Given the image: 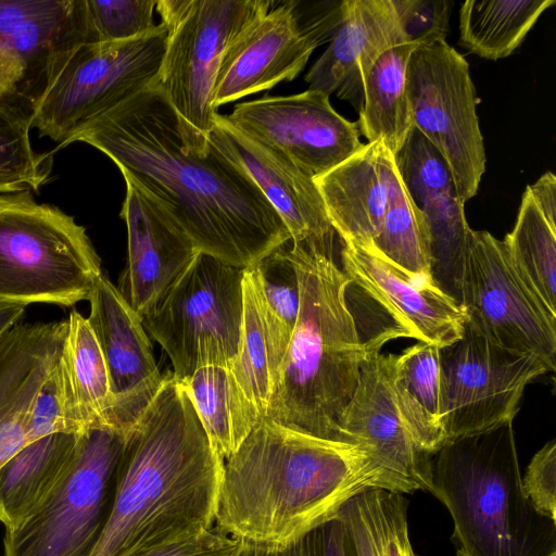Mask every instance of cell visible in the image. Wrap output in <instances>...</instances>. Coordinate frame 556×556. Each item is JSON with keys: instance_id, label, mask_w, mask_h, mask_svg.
<instances>
[{"instance_id": "6da1fadb", "label": "cell", "mask_w": 556, "mask_h": 556, "mask_svg": "<svg viewBox=\"0 0 556 556\" xmlns=\"http://www.w3.org/2000/svg\"><path fill=\"white\" fill-rule=\"evenodd\" d=\"M73 142L101 151L124 178L152 194L198 252L247 269L291 240L241 166L211 142L205 153L187 147L155 83L99 116Z\"/></svg>"}, {"instance_id": "7a4b0ae2", "label": "cell", "mask_w": 556, "mask_h": 556, "mask_svg": "<svg viewBox=\"0 0 556 556\" xmlns=\"http://www.w3.org/2000/svg\"><path fill=\"white\" fill-rule=\"evenodd\" d=\"M369 489L415 491L358 443L263 418L224 462L215 528L244 546L285 547Z\"/></svg>"}, {"instance_id": "3957f363", "label": "cell", "mask_w": 556, "mask_h": 556, "mask_svg": "<svg viewBox=\"0 0 556 556\" xmlns=\"http://www.w3.org/2000/svg\"><path fill=\"white\" fill-rule=\"evenodd\" d=\"M224 459L173 371L128 429L109 520L91 556H136L215 526Z\"/></svg>"}, {"instance_id": "277c9868", "label": "cell", "mask_w": 556, "mask_h": 556, "mask_svg": "<svg viewBox=\"0 0 556 556\" xmlns=\"http://www.w3.org/2000/svg\"><path fill=\"white\" fill-rule=\"evenodd\" d=\"M336 237L287 243L300 307L266 410L275 422L327 439H341L338 419L369 349L348 304L351 283L334 260Z\"/></svg>"}, {"instance_id": "5b68a950", "label": "cell", "mask_w": 556, "mask_h": 556, "mask_svg": "<svg viewBox=\"0 0 556 556\" xmlns=\"http://www.w3.org/2000/svg\"><path fill=\"white\" fill-rule=\"evenodd\" d=\"M428 492L452 518L456 556H556V520L523 490L513 421L445 442Z\"/></svg>"}, {"instance_id": "8992f818", "label": "cell", "mask_w": 556, "mask_h": 556, "mask_svg": "<svg viewBox=\"0 0 556 556\" xmlns=\"http://www.w3.org/2000/svg\"><path fill=\"white\" fill-rule=\"evenodd\" d=\"M166 40L160 23L135 39L84 41L56 52L26 98L30 128L59 149L68 146L99 116L155 81Z\"/></svg>"}, {"instance_id": "52a82bcc", "label": "cell", "mask_w": 556, "mask_h": 556, "mask_svg": "<svg viewBox=\"0 0 556 556\" xmlns=\"http://www.w3.org/2000/svg\"><path fill=\"white\" fill-rule=\"evenodd\" d=\"M102 275L86 229L30 192L0 195V299L71 307Z\"/></svg>"}, {"instance_id": "ba28073f", "label": "cell", "mask_w": 556, "mask_h": 556, "mask_svg": "<svg viewBox=\"0 0 556 556\" xmlns=\"http://www.w3.org/2000/svg\"><path fill=\"white\" fill-rule=\"evenodd\" d=\"M270 0H159L167 30L155 79L176 112L187 147L205 153L217 114L213 92L224 54L235 37L267 12Z\"/></svg>"}, {"instance_id": "9c48e42d", "label": "cell", "mask_w": 556, "mask_h": 556, "mask_svg": "<svg viewBox=\"0 0 556 556\" xmlns=\"http://www.w3.org/2000/svg\"><path fill=\"white\" fill-rule=\"evenodd\" d=\"M127 431L99 427L78 434L50 493L5 530L3 556H91L111 514Z\"/></svg>"}, {"instance_id": "30bf717a", "label": "cell", "mask_w": 556, "mask_h": 556, "mask_svg": "<svg viewBox=\"0 0 556 556\" xmlns=\"http://www.w3.org/2000/svg\"><path fill=\"white\" fill-rule=\"evenodd\" d=\"M244 269L198 252L159 305L146 331L184 380L204 367L228 368L242 333Z\"/></svg>"}, {"instance_id": "8fae6325", "label": "cell", "mask_w": 556, "mask_h": 556, "mask_svg": "<svg viewBox=\"0 0 556 556\" xmlns=\"http://www.w3.org/2000/svg\"><path fill=\"white\" fill-rule=\"evenodd\" d=\"M406 94L414 127L444 159L466 203L478 193L486 163L468 62L446 40L416 47L406 67Z\"/></svg>"}, {"instance_id": "7c38bea8", "label": "cell", "mask_w": 556, "mask_h": 556, "mask_svg": "<svg viewBox=\"0 0 556 556\" xmlns=\"http://www.w3.org/2000/svg\"><path fill=\"white\" fill-rule=\"evenodd\" d=\"M344 3L274 1L227 48L214 85V108L293 80L314 50L331 40Z\"/></svg>"}, {"instance_id": "4fadbf2b", "label": "cell", "mask_w": 556, "mask_h": 556, "mask_svg": "<svg viewBox=\"0 0 556 556\" xmlns=\"http://www.w3.org/2000/svg\"><path fill=\"white\" fill-rule=\"evenodd\" d=\"M439 354L444 443L513 421L526 387L548 372L536 356L495 344L467 320Z\"/></svg>"}, {"instance_id": "5bb4252c", "label": "cell", "mask_w": 556, "mask_h": 556, "mask_svg": "<svg viewBox=\"0 0 556 556\" xmlns=\"http://www.w3.org/2000/svg\"><path fill=\"white\" fill-rule=\"evenodd\" d=\"M460 306L489 340L555 370L556 316L518 274L504 241L485 230L468 231Z\"/></svg>"}, {"instance_id": "9a60e30c", "label": "cell", "mask_w": 556, "mask_h": 556, "mask_svg": "<svg viewBox=\"0 0 556 556\" xmlns=\"http://www.w3.org/2000/svg\"><path fill=\"white\" fill-rule=\"evenodd\" d=\"M225 116L243 136L312 179L365 144L357 123L341 116L319 90L243 102Z\"/></svg>"}, {"instance_id": "2e32d148", "label": "cell", "mask_w": 556, "mask_h": 556, "mask_svg": "<svg viewBox=\"0 0 556 556\" xmlns=\"http://www.w3.org/2000/svg\"><path fill=\"white\" fill-rule=\"evenodd\" d=\"M87 320L101 349L111 386V426L127 431L159 391L160 372L142 318L103 274L89 298Z\"/></svg>"}, {"instance_id": "e0dca14e", "label": "cell", "mask_w": 556, "mask_h": 556, "mask_svg": "<svg viewBox=\"0 0 556 556\" xmlns=\"http://www.w3.org/2000/svg\"><path fill=\"white\" fill-rule=\"evenodd\" d=\"M341 243V268L350 283L383 307L400 328V337L439 348L460 338L466 314L432 280L414 277L372 247Z\"/></svg>"}, {"instance_id": "ac0fdd59", "label": "cell", "mask_w": 556, "mask_h": 556, "mask_svg": "<svg viewBox=\"0 0 556 556\" xmlns=\"http://www.w3.org/2000/svg\"><path fill=\"white\" fill-rule=\"evenodd\" d=\"M393 160L409 197L427 222L432 281L460 305L470 227L451 172L439 151L415 127Z\"/></svg>"}, {"instance_id": "d6986e66", "label": "cell", "mask_w": 556, "mask_h": 556, "mask_svg": "<svg viewBox=\"0 0 556 556\" xmlns=\"http://www.w3.org/2000/svg\"><path fill=\"white\" fill-rule=\"evenodd\" d=\"M379 348L369 343L355 391L338 419V434L361 444L383 470L415 491H429L432 454L417 445L404 424Z\"/></svg>"}, {"instance_id": "ffe728a7", "label": "cell", "mask_w": 556, "mask_h": 556, "mask_svg": "<svg viewBox=\"0 0 556 556\" xmlns=\"http://www.w3.org/2000/svg\"><path fill=\"white\" fill-rule=\"evenodd\" d=\"M121 210L127 229V262L117 289L143 318L162 301L198 253L165 207L128 178Z\"/></svg>"}, {"instance_id": "44dd1931", "label": "cell", "mask_w": 556, "mask_h": 556, "mask_svg": "<svg viewBox=\"0 0 556 556\" xmlns=\"http://www.w3.org/2000/svg\"><path fill=\"white\" fill-rule=\"evenodd\" d=\"M402 43L406 40L392 0H345L342 22L304 79L308 89L336 92L359 112L372 65Z\"/></svg>"}, {"instance_id": "7402d4cb", "label": "cell", "mask_w": 556, "mask_h": 556, "mask_svg": "<svg viewBox=\"0 0 556 556\" xmlns=\"http://www.w3.org/2000/svg\"><path fill=\"white\" fill-rule=\"evenodd\" d=\"M67 320L17 323L0 337V467L26 441L38 393L54 369Z\"/></svg>"}, {"instance_id": "603a6c76", "label": "cell", "mask_w": 556, "mask_h": 556, "mask_svg": "<svg viewBox=\"0 0 556 556\" xmlns=\"http://www.w3.org/2000/svg\"><path fill=\"white\" fill-rule=\"evenodd\" d=\"M210 142L254 180L281 217L292 242L338 236L314 179L243 136L219 113Z\"/></svg>"}, {"instance_id": "cb8c5ba5", "label": "cell", "mask_w": 556, "mask_h": 556, "mask_svg": "<svg viewBox=\"0 0 556 556\" xmlns=\"http://www.w3.org/2000/svg\"><path fill=\"white\" fill-rule=\"evenodd\" d=\"M393 154L379 141L364 147L314 179L342 242L371 247L386 213Z\"/></svg>"}, {"instance_id": "d4e9b609", "label": "cell", "mask_w": 556, "mask_h": 556, "mask_svg": "<svg viewBox=\"0 0 556 556\" xmlns=\"http://www.w3.org/2000/svg\"><path fill=\"white\" fill-rule=\"evenodd\" d=\"M84 41L91 42L86 0H0V49L24 63L25 98L50 56Z\"/></svg>"}, {"instance_id": "484cf974", "label": "cell", "mask_w": 556, "mask_h": 556, "mask_svg": "<svg viewBox=\"0 0 556 556\" xmlns=\"http://www.w3.org/2000/svg\"><path fill=\"white\" fill-rule=\"evenodd\" d=\"M243 318L238 353L226 369L227 405L237 450L266 417L274 386L270 343L256 267L242 279Z\"/></svg>"}, {"instance_id": "4316f807", "label": "cell", "mask_w": 556, "mask_h": 556, "mask_svg": "<svg viewBox=\"0 0 556 556\" xmlns=\"http://www.w3.org/2000/svg\"><path fill=\"white\" fill-rule=\"evenodd\" d=\"M62 344L58 375L70 433L112 427L113 399L108 368L87 320L72 309ZM113 428V427H112Z\"/></svg>"}, {"instance_id": "83f0119b", "label": "cell", "mask_w": 556, "mask_h": 556, "mask_svg": "<svg viewBox=\"0 0 556 556\" xmlns=\"http://www.w3.org/2000/svg\"><path fill=\"white\" fill-rule=\"evenodd\" d=\"M439 350L434 344L418 342L401 354H387L395 405L417 445L429 454L444 444Z\"/></svg>"}, {"instance_id": "f1b7e54d", "label": "cell", "mask_w": 556, "mask_h": 556, "mask_svg": "<svg viewBox=\"0 0 556 556\" xmlns=\"http://www.w3.org/2000/svg\"><path fill=\"white\" fill-rule=\"evenodd\" d=\"M78 434L53 433L24 445L0 467V521L16 528L50 493L67 467Z\"/></svg>"}, {"instance_id": "f546056e", "label": "cell", "mask_w": 556, "mask_h": 556, "mask_svg": "<svg viewBox=\"0 0 556 556\" xmlns=\"http://www.w3.org/2000/svg\"><path fill=\"white\" fill-rule=\"evenodd\" d=\"M416 47L402 43L389 48L377 59L364 85L356 122L359 134L368 143L381 142L393 155L414 128L406 94V67Z\"/></svg>"}, {"instance_id": "4dcf8cb0", "label": "cell", "mask_w": 556, "mask_h": 556, "mask_svg": "<svg viewBox=\"0 0 556 556\" xmlns=\"http://www.w3.org/2000/svg\"><path fill=\"white\" fill-rule=\"evenodd\" d=\"M555 0H468L459 9V45L480 58L510 55Z\"/></svg>"}, {"instance_id": "1f68e13d", "label": "cell", "mask_w": 556, "mask_h": 556, "mask_svg": "<svg viewBox=\"0 0 556 556\" xmlns=\"http://www.w3.org/2000/svg\"><path fill=\"white\" fill-rule=\"evenodd\" d=\"M406 494L365 490L340 508L355 556H419L412 545Z\"/></svg>"}, {"instance_id": "d6a6232c", "label": "cell", "mask_w": 556, "mask_h": 556, "mask_svg": "<svg viewBox=\"0 0 556 556\" xmlns=\"http://www.w3.org/2000/svg\"><path fill=\"white\" fill-rule=\"evenodd\" d=\"M521 278L556 316V226L526 188L515 226L503 240Z\"/></svg>"}, {"instance_id": "836d02e7", "label": "cell", "mask_w": 556, "mask_h": 556, "mask_svg": "<svg viewBox=\"0 0 556 556\" xmlns=\"http://www.w3.org/2000/svg\"><path fill=\"white\" fill-rule=\"evenodd\" d=\"M371 247L414 277L432 280L427 222L409 197L395 164L386 213Z\"/></svg>"}, {"instance_id": "e575fe53", "label": "cell", "mask_w": 556, "mask_h": 556, "mask_svg": "<svg viewBox=\"0 0 556 556\" xmlns=\"http://www.w3.org/2000/svg\"><path fill=\"white\" fill-rule=\"evenodd\" d=\"M287 243L255 266L270 343L274 384L289 348L300 307L298 279L288 257Z\"/></svg>"}, {"instance_id": "d590c367", "label": "cell", "mask_w": 556, "mask_h": 556, "mask_svg": "<svg viewBox=\"0 0 556 556\" xmlns=\"http://www.w3.org/2000/svg\"><path fill=\"white\" fill-rule=\"evenodd\" d=\"M28 116L0 101V195L38 190L49 178L50 157L30 142Z\"/></svg>"}, {"instance_id": "8d00e7d4", "label": "cell", "mask_w": 556, "mask_h": 556, "mask_svg": "<svg viewBox=\"0 0 556 556\" xmlns=\"http://www.w3.org/2000/svg\"><path fill=\"white\" fill-rule=\"evenodd\" d=\"M184 381L212 446L225 460L236 451L227 405L226 368L204 367Z\"/></svg>"}, {"instance_id": "74e56055", "label": "cell", "mask_w": 556, "mask_h": 556, "mask_svg": "<svg viewBox=\"0 0 556 556\" xmlns=\"http://www.w3.org/2000/svg\"><path fill=\"white\" fill-rule=\"evenodd\" d=\"M153 0H86L91 42H118L154 30Z\"/></svg>"}, {"instance_id": "f35d334b", "label": "cell", "mask_w": 556, "mask_h": 556, "mask_svg": "<svg viewBox=\"0 0 556 556\" xmlns=\"http://www.w3.org/2000/svg\"><path fill=\"white\" fill-rule=\"evenodd\" d=\"M406 43L428 45L445 40L454 5L450 0H392Z\"/></svg>"}, {"instance_id": "ab89813d", "label": "cell", "mask_w": 556, "mask_h": 556, "mask_svg": "<svg viewBox=\"0 0 556 556\" xmlns=\"http://www.w3.org/2000/svg\"><path fill=\"white\" fill-rule=\"evenodd\" d=\"M239 556H355V551L337 515L285 547L265 549L243 545Z\"/></svg>"}, {"instance_id": "60d3db41", "label": "cell", "mask_w": 556, "mask_h": 556, "mask_svg": "<svg viewBox=\"0 0 556 556\" xmlns=\"http://www.w3.org/2000/svg\"><path fill=\"white\" fill-rule=\"evenodd\" d=\"M523 490L543 515L556 520V442L545 443L531 458L522 477Z\"/></svg>"}, {"instance_id": "b9f144b4", "label": "cell", "mask_w": 556, "mask_h": 556, "mask_svg": "<svg viewBox=\"0 0 556 556\" xmlns=\"http://www.w3.org/2000/svg\"><path fill=\"white\" fill-rule=\"evenodd\" d=\"M59 432L70 433L64 415V403L56 363L35 401L26 429V441L28 444Z\"/></svg>"}, {"instance_id": "7bdbcfd3", "label": "cell", "mask_w": 556, "mask_h": 556, "mask_svg": "<svg viewBox=\"0 0 556 556\" xmlns=\"http://www.w3.org/2000/svg\"><path fill=\"white\" fill-rule=\"evenodd\" d=\"M243 544L215 527L199 535L174 541L136 556H239Z\"/></svg>"}, {"instance_id": "ee69618b", "label": "cell", "mask_w": 556, "mask_h": 556, "mask_svg": "<svg viewBox=\"0 0 556 556\" xmlns=\"http://www.w3.org/2000/svg\"><path fill=\"white\" fill-rule=\"evenodd\" d=\"M26 68L15 54L0 49V101L20 92L24 83Z\"/></svg>"}, {"instance_id": "f6af8a7d", "label": "cell", "mask_w": 556, "mask_h": 556, "mask_svg": "<svg viewBox=\"0 0 556 556\" xmlns=\"http://www.w3.org/2000/svg\"><path fill=\"white\" fill-rule=\"evenodd\" d=\"M527 189L546 217L548 223L556 226V177L552 172L542 175L533 185H528Z\"/></svg>"}, {"instance_id": "bcb514c9", "label": "cell", "mask_w": 556, "mask_h": 556, "mask_svg": "<svg viewBox=\"0 0 556 556\" xmlns=\"http://www.w3.org/2000/svg\"><path fill=\"white\" fill-rule=\"evenodd\" d=\"M27 306L23 303L0 299V337L18 323Z\"/></svg>"}]
</instances>
